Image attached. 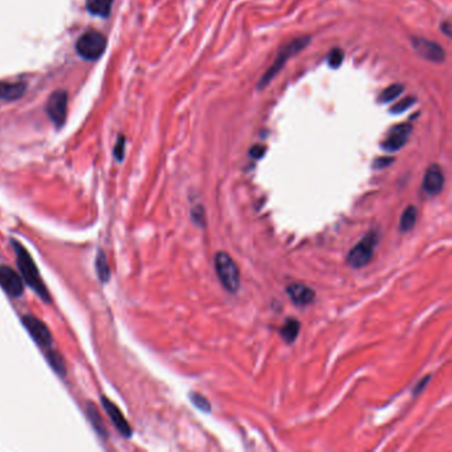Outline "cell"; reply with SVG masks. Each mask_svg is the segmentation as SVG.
<instances>
[{
  "mask_svg": "<svg viewBox=\"0 0 452 452\" xmlns=\"http://www.w3.org/2000/svg\"><path fill=\"white\" fill-rule=\"evenodd\" d=\"M67 106H68V94L65 90L53 92L47 101V113L58 128H61L65 122Z\"/></svg>",
  "mask_w": 452,
  "mask_h": 452,
  "instance_id": "obj_6",
  "label": "cell"
},
{
  "mask_svg": "<svg viewBox=\"0 0 452 452\" xmlns=\"http://www.w3.org/2000/svg\"><path fill=\"white\" fill-rule=\"evenodd\" d=\"M411 43H412L414 49L417 51V53L421 58H426L428 61L442 62L446 58L444 49L435 42H431V40H427L423 37H411Z\"/></svg>",
  "mask_w": 452,
  "mask_h": 452,
  "instance_id": "obj_9",
  "label": "cell"
},
{
  "mask_svg": "<svg viewBox=\"0 0 452 452\" xmlns=\"http://www.w3.org/2000/svg\"><path fill=\"white\" fill-rule=\"evenodd\" d=\"M403 90H405V87L401 84L390 85V87L382 90V93L379 94L378 101L380 103H387V102L393 101L403 93Z\"/></svg>",
  "mask_w": 452,
  "mask_h": 452,
  "instance_id": "obj_20",
  "label": "cell"
},
{
  "mask_svg": "<svg viewBox=\"0 0 452 452\" xmlns=\"http://www.w3.org/2000/svg\"><path fill=\"white\" fill-rule=\"evenodd\" d=\"M76 49L85 60H97L106 49V39L100 32L89 31L77 40Z\"/></svg>",
  "mask_w": 452,
  "mask_h": 452,
  "instance_id": "obj_5",
  "label": "cell"
},
{
  "mask_svg": "<svg viewBox=\"0 0 452 452\" xmlns=\"http://www.w3.org/2000/svg\"><path fill=\"white\" fill-rule=\"evenodd\" d=\"M101 403L102 408L106 411L108 417L110 418V421L113 423V426L116 427L117 431L124 437H131V427L129 426L128 421L125 419L121 410L117 408L116 405L110 399H108L105 396H102Z\"/></svg>",
  "mask_w": 452,
  "mask_h": 452,
  "instance_id": "obj_11",
  "label": "cell"
},
{
  "mask_svg": "<svg viewBox=\"0 0 452 452\" xmlns=\"http://www.w3.org/2000/svg\"><path fill=\"white\" fill-rule=\"evenodd\" d=\"M287 294L296 305L300 306L310 304L316 297L315 291L303 283H292L287 287Z\"/></svg>",
  "mask_w": 452,
  "mask_h": 452,
  "instance_id": "obj_13",
  "label": "cell"
},
{
  "mask_svg": "<svg viewBox=\"0 0 452 452\" xmlns=\"http://www.w3.org/2000/svg\"><path fill=\"white\" fill-rule=\"evenodd\" d=\"M443 186H444V175L442 169L437 165L428 166L423 178V190L428 195L435 196L443 190Z\"/></svg>",
  "mask_w": 452,
  "mask_h": 452,
  "instance_id": "obj_12",
  "label": "cell"
},
{
  "mask_svg": "<svg viewBox=\"0 0 452 452\" xmlns=\"http://www.w3.org/2000/svg\"><path fill=\"white\" fill-rule=\"evenodd\" d=\"M23 325L26 326V329L28 330L29 335H32V338L42 346V348H49L53 344L52 335L49 329L47 328V325L44 324L43 321L33 317V316H24L22 319Z\"/></svg>",
  "mask_w": 452,
  "mask_h": 452,
  "instance_id": "obj_8",
  "label": "cell"
},
{
  "mask_svg": "<svg viewBox=\"0 0 452 452\" xmlns=\"http://www.w3.org/2000/svg\"><path fill=\"white\" fill-rule=\"evenodd\" d=\"M411 131H412V126L406 122L395 125L385 137L383 142L380 144V147L389 153L401 150L403 146L408 144Z\"/></svg>",
  "mask_w": 452,
  "mask_h": 452,
  "instance_id": "obj_7",
  "label": "cell"
},
{
  "mask_svg": "<svg viewBox=\"0 0 452 452\" xmlns=\"http://www.w3.org/2000/svg\"><path fill=\"white\" fill-rule=\"evenodd\" d=\"M414 103H417V99L415 97L402 99V100H399V102H396L395 105H393V108L390 109V112L393 115H401V113H403V112H406L408 109H410Z\"/></svg>",
  "mask_w": 452,
  "mask_h": 452,
  "instance_id": "obj_24",
  "label": "cell"
},
{
  "mask_svg": "<svg viewBox=\"0 0 452 452\" xmlns=\"http://www.w3.org/2000/svg\"><path fill=\"white\" fill-rule=\"evenodd\" d=\"M11 244L14 247L17 267H19V271H20V275L23 277V280L28 284L33 291L36 292V294L43 301L51 303L49 293H48V290L44 285L43 278L40 276L39 268H37L36 262H33V259L29 255L28 251L16 240H12Z\"/></svg>",
  "mask_w": 452,
  "mask_h": 452,
  "instance_id": "obj_1",
  "label": "cell"
},
{
  "mask_svg": "<svg viewBox=\"0 0 452 452\" xmlns=\"http://www.w3.org/2000/svg\"><path fill=\"white\" fill-rule=\"evenodd\" d=\"M417 217H418V211L414 206H410L405 212L402 214V218H401V224H399V228L401 231L403 233H408L410 230H412V227L415 226L417 223Z\"/></svg>",
  "mask_w": 452,
  "mask_h": 452,
  "instance_id": "obj_17",
  "label": "cell"
},
{
  "mask_svg": "<svg viewBox=\"0 0 452 452\" xmlns=\"http://www.w3.org/2000/svg\"><path fill=\"white\" fill-rule=\"evenodd\" d=\"M47 358H48L51 366L53 367V370H56L60 376H64L65 374V364H64V360L61 358V355L58 353H56V351H49L47 354Z\"/></svg>",
  "mask_w": 452,
  "mask_h": 452,
  "instance_id": "obj_21",
  "label": "cell"
},
{
  "mask_svg": "<svg viewBox=\"0 0 452 452\" xmlns=\"http://www.w3.org/2000/svg\"><path fill=\"white\" fill-rule=\"evenodd\" d=\"M190 399L192 402V405L196 408H199L201 411L204 412H210L211 411V405L210 402L204 398L202 394L191 393L190 394Z\"/></svg>",
  "mask_w": 452,
  "mask_h": 452,
  "instance_id": "obj_23",
  "label": "cell"
},
{
  "mask_svg": "<svg viewBox=\"0 0 452 452\" xmlns=\"http://www.w3.org/2000/svg\"><path fill=\"white\" fill-rule=\"evenodd\" d=\"M344 58H345V56H344V51H342L341 48H335V49H332V51L329 52L326 61H328V64H329V67H330L332 69H337V68L341 67V64H342V61H344Z\"/></svg>",
  "mask_w": 452,
  "mask_h": 452,
  "instance_id": "obj_22",
  "label": "cell"
},
{
  "mask_svg": "<svg viewBox=\"0 0 452 452\" xmlns=\"http://www.w3.org/2000/svg\"><path fill=\"white\" fill-rule=\"evenodd\" d=\"M113 0H87V11L94 16L106 17L110 14Z\"/></svg>",
  "mask_w": 452,
  "mask_h": 452,
  "instance_id": "obj_16",
  "label": "cell"
},
{
  "mask_svg": "<svg viewBox=\"0 0 452 452\" xmlns=\"http://www.w3.org/2000/svg\"><path fill=\"white\" fill-rule=\"evenodd\" d=\"M192 219H194V221H196L198 224H201V223H203L204 221V214H203V208L199 206V207H195L194 210H192Z\"/></svg>",
  "mask_w": 452,
  "mask_h": 452,
  "instance_id": "obj_28",
  "label": "cell"
},
{
  "mask_svg": "<svg viewBox=\"0 0 452 452\" xmlns=\"http://www.w3.org/2000/svg\"><path fill=\"white\" fill-rule=\"evenodd\" d=\"M0 287L12 297L22 296L23 278L8 265H0Z\"/></svg>",
  "mask_w": 452,
  "mask_h": 452,
  "instance_id": "obj_10",
  "label": "cell"
},
{
  "mask_svg": "<svg viewBox=\"0 0 452 452\" xmlns=\"http://www.w3.org/2000/svg\"><path fill=\"white\" fill-rule=\"evenodd\" d=\"M26 84L23 83H4L0 81V99L12 101L20 99L26 93Z\"/></svg>",
  "mask_w": 452,
  "mask_h": 452,
  "instance_id": "obj_14",
  "label": "cell"
},
{
  "mask_svg": "<svg viewBox=\"0 0 452 452\" xmlns=\"http://www.w3.org/2000/svg\"><path fill=\"white\" fill-rule=\"evenodd\" d=\"M96 269H97L99 278L102 283H108L110 278V268L108 264V259L102 251H100L99 255L96 256Z\"/></svg>",
  "mask_w": 452,
  "mask_h": 452,
  "instance_id": "obj_18",
  "label": "cell"
},
{
  "mask_svg": "<svg viewBox=\"0 0 452 452\" xmlns=\"http://www.w3.org/2000/svg\"><path fill=\"white\" fill-rule=\"evenodd\" d=\"M310 40H312L310 36H300V37L292 40L290 43L285 44L284 47H281L280 51L277 52L275 61L272 62V65L268 68V71L264 73L262 78L259 80L258 89L262 90L264 87H267V85L276 77L277 73L284 68L287 61L293 58L294 55H297L299 52H301L304 48H306L310 43Z\"/></svg>",
  "mask_w": 452,
  "mask_h": 452,
  "instance_id": "obj_2",
  "label": "cell"
},
{
  "mask_svg": "<svg viewBox=\"0 0 452 452\" xmlns=\"http://www.w3.org/2000/svg\"><path fill=\"white\" fill-rule=\"evenodd\" d=\"M428 378H430V377H426V378H424V380H423L422 383H419V385H418V386L415 387V394L419 393V392H421V387H423V386H424V385H426V383L428 382Z\"/></svg>",
  "mask_w": 452,
  "mask_h": 452,
  "instance_id": "obj_30",
  "label": "cell"
},
{
  "mask_svg": "<svg viewBox=\"0 0 452 452\" xmlns=\"http://www.w3.org/2000/svg\"><path fill=\"white\" fill-rule=\"evenodd\" d=\"M87 418L90 423L93 424L94 430L101 435V437H105L106 435V431H105V426L102 423L101 417L97 411V408H94L93 403H87Z\"/></svg>",
  "mask_w": 452,
  "mask_h": 452,
  "instance_id": "obj_19",
  "label": "cell"
},
{
  "mask_svg": "<svg viewBox=\"0 0 452 452\" xmlns=\"http://www.w3.org/2000/svg\"><path fill=\"white\" fill-rule=\"evenodd\" d=\"M125 154V138L121 135L117 141L116 147H115V157L116 160H122Z\"/></svg>",
  "mask_w": 452,
  "mask_h": 452,
  "instance_id": "obj_25",
  "label": "cell"
},
{
  "mask_svg": "<svg viewBox=\"0 0 452 452\" xmlns=\"http://www.w3.org/2000/svg\"><path fill=\"white\" fill-rule=\"evenodd\" d=\"M377 244H378V233L371 231L365 235L362 240L350 249L346 262L351 268H362L371 260Z\"/></svg>",
  "mask_w": 452,
  "mask_h": 452,
  "instance_id": "obj_4",
  "label": "cell"
},
{
  "mask_svg": "<svg viewBox=\"0 0 452 452\" xmlns=\"http://www.w3.org/2000/svg\"><path fill=\"white\" fill-rule=\"evenodd\" d=\"M265 150H267L265 146L255 145L253 147L249 149V156H251L252 158H255V160H260L262 157H264Z\"/></svg>",
  "mask_w": 452,
  "mask_h": 452,
  "instance_id": "obj_26",
  "label": "cell"
},
{
  "mask_svg": "<svg viewBox=\"0 0 452 452\" xmlns=\"http://www.w3.org/2000/svg\"><path fill=\"white\" fill-rule=\"evenodd\" d=\"M440 29L444 32L446 36H449V37L451 36V23H450V22H444V23L442 24Z\"/></svg>",
  "mask_w": 452,
  "mask_h": 452,
  "instance_id": "obj_29",
  "label": "cell"
},
{
  "mask_svg": "<svg viewBox=\"0 0 452 452\" xmlns=\"http://www.w3.org/2000/svg\"><path fill=\"white\" fill-rule=\"evenodd\" d=\"M300 325H301L300 321L296 320V319H287L285 320L284 325L280 329V335L287 344H292L297 338V335H299L300 328H301Z\"/></svg>",
  "mask_w": 452,
  "mask_h": 452,
  "instance_id": "obj_15",
  "label": "cell"
},
{
  "mask_svg": "<svg viewBox=\"0 0 452 452\" xmlns=\"http://www.w3.org/2000/svg\"><path fill=\"white\" fill-rule=\"evenodd\" d=\"M215 271L221 285L231 293H236L240 287V276L236 262L226 252H218L215 255Z\"/></svg>",
  "mask_w": 452,
  "mask_h": 452,
  "instance_id": "obj_3",
  "label": "cell"
},
{
  "mask_svg": "<svg viewBox=\"0 0 452 452\" xmlns=\"http://www.w3.org/2000/svg\"><path fill=\"white\" fill-rule=\"evenodd\" d=\"M394 162V158H389V157H380V158H377V160L373 162V169H385L389 165H392Z\"/></svg>",
  "mask_w": 452,
  "mask_h": 452,
  "instance_id": "obj_27",
  "label": "cell"
}]
</instances>
